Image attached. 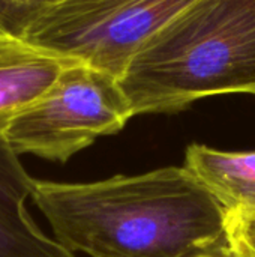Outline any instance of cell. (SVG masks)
Returning <instances> with one entry per match:
<instances>
[{
  "label": "cell",
  "instance_id": "obj_9",
  "mask_svg": "<svg viewBox=\"0 0 255 257\" xmlns=\"http://www.w3.org/2000/svg\"><path fill=\"white\" fill-rule=\"evenodd\" d=\"M225 241L230 257H255V215L227 212Z\"/></svg>",
  "mask_w": 255,
  "mask_h": 257
},
{
  "label": "cell",
  "instance_id": "obj_2",
  "mask_svg": "<svg viewBox=\"0 0 255 257\" xmlns=\"http://www.w3.org/2000/svg\"><path fill=\"white\" fill-rule=\"evenodd\" d=\"M119 83L134 116L255 95V0H194L141 45Z\"/></svg>",
  "mask_w": 255,
  "mask_h": 257
},
{
  "label": "cell",
  "instance_id": "obj_3",
  "mask_svg": "<svg viewBox=\"0 0 255 257\" xmlns=\"http://www.w3.org/2000/svg\"><path fill=\"white\" fill-rule=\"evenodd\" d=\"M134 110L119 78L75 63L2 131L18 157L66 163L102 136L120 133Z\"/></svg>",
  "mask_w": 255,
  "mask_h": 257
},
{
  "label": "cell",
  "instance_id": "obj_1",
  "mask_svg": "<svg viewBox=\"0 0 255 257\" xmlns=\"http://www.w3.org/2000/svg\"><path fill=\"white\" fill-rule=\"evenodd\" d=\"M53 238L89 257H195L225 241L227 211L186 167L95 182L33 179Z\"/></svg>",
  "mask_w": 255,
  "mask_h": 257
},
{
  "label": "cell",
  "instance_id": "obj_8",
  "mask_svg": "<svg viewBox=\"0 0 255 257\" xmlns=\"http://www.w3.org/2000/svg\"><path fill=\"white\" fill-rule=\"evenodd\" d=\"M63 0H0V38L24 39L27 32Z\"/></svg>",
  "mask_w": 255,
  "mask_h": 257
},
{
  "label": "cell",
  "instance_id": "obj_5",
  "mask_svg": "<svg viewBox=\"0 0 255 257\" xmlns=\"http://www.w3.org/2000/svg\"><path fill=\"white\" fill-rule=\"evenodd\" d=\"M33 179L0 134V257H75L29 212Z\"/></svg>",
  "mask_w": 255,
  "mask_h": 257
},
{
  "label": "cell",
  "instance_id": "obj_7",
  "mask_svg": "<svg viewBox=\"0 0 255 257\" xmlns=\"http://www.w3.org/2000/svg\"><path fill=\"white\" fill-rule=\"evenodd\" d=\"M186 167L227 212L255 215V151H219L192 143Z\"/></svg>",
  "mask_w": 255,
  "mask_h": 257
},
{
  "label": "cell",
  "instance_id": "obj_10",
  "mask_svg": "<svg viewBox=\"0 0 255 257\" xmlns=\"http://www.w3.org/2000/svg\"><path fill=\"white\" fill-rule=\"evenodd\" d=\"M195 257H230L228 250H227V241H224V244H221L219 247H216V248H213V250H210L207 253H203V254Z\"/></svg>",
  "mask_w": 255,
  "mask_h": 257
},
{
  "label": "cell",
  "instance_id": "obj_6",
  "mask_svg": "<svg viewBox=\"0 0 255 257\" xmlns=\"http://www.w3.org/2000/svg\"><path fill=\"white\" fill-rule=\"evenodd\" d=\"M75 63L80 62L41 50L24 39L0 38V134Z\"/></svg>",
  "mask_w": 255,
  "mask_h": 257
},
{
  "label": "cell",
  "instance_id": "obj_4",
  "mask_svg": "<svg viewBox=\"0 0 255 257\" xmlns=\"http://www.w3.org/2000/svg\"><path fill=\"white\" fill-rule=\"evenodd\" d=\"M192 2L63 0L24 41L120 78L141 45Z\"/></svg>",
  "mask_w": 255,
  "mask_h": 257
}]
</instances>
